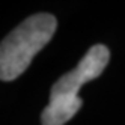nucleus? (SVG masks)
Wrapping results in <instances>:
<instances>
[{
	"instance_id": "nucleus-1",
	"label": "nucleus",
	"mask_w": 125,
	"mask_h": 125,
	"mask_svg": "<svg viewBox=\"0 0 125 125\" xmlns=\"http://www.w3.org/2000/svg\"><path fill=\"white\" fill-rule=\"evenodd\" d=\"M109 59L110 51L103 44H96L89 48L78 65L53 84L50 103L41 115L42 125H65L73 119L83 105V100L78 96L80 87L101 75Z\"/></svg>"
},
{
	"instance_id": "nucleus-2",
	"label": "nucleus",
	"mask_w": 125,
	"mask_h": 125,
	"mask_svg": "<svg viewBox=\"0 0 125 125\" xmlns=\"http://www.w3.org/2000/svg\"><path fill=\"white\" fill-rule=\"evenodd\" d=\"M57 27L51 14H35L0 42V80L12 82L29 68L35 54L50 42Z\"/></svg>"
}]
</instances>
